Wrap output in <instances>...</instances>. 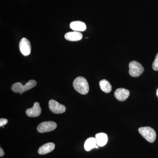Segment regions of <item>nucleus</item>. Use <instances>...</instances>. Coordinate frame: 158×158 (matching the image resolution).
Instances as JSON below:
<instances>
[{"instance_id":"nucleus-9","label":"nucleus","mask_w":158,"mask_h":158,"mask_svg":"<svg viewBox=\"0 0 158 158\" xmlns=\"http://www.w3.org/2000/svg\"><path fill=\"white\" fill-rule=\"evenodd\" d=\"M41 113V108L39 103L35 102L33 107L29 108L26 110V114L30 117H37Z\"/></svg>"},{"instance_id":"nucleus-10","label":"nucleus","mask_w":158,"mask_h":158,"mask_svg":"<svg viewBox=\"0 0 158 158\" xmlns=\"http://www.w3.org/2000/svg\"><path fill=\"white\" fill-rule=\"evenodd\" d=\"M83 37L81 33L77 31L69 32L65 35V39L71 41H77L81 40Z\"/></svg>"},{"instance_id":"nucleus-12","label":"nucleus","mask_w":158,"mask_h":158,"mask_svg":"<svg viewBox=\"0 0 158 158\" xmlns=\"http://www.w3.org/2000/svg\"><path fill=\"white\" fill-rule=\"evenodd\" d=\"M97 144L98 146L102 147L107 143L108 138L107 135L104 133H100L95 135Z\"/></svg>"},{"instance_id":"nucleus-11","label":"nucleus","mask_w":158,"mask_h":158,"mask_svg":"<svg viewBox=\"0 0 158 158\" xmlns=\"http://www.w3.org/2000/svg\"><path fill=\"white\" fill-rule=\"evenodd\" d=\"M55 144L53 143L49 142L42 145L38 150L40 155H45L52 151L55 149Z\"/></svg>"},{"instance_id":"nucleus-17","label":"nucleus","mask_w":158,"mask_h":158,"mask_svg":"<svg viewBox=\"0 0 158 158\" xmlns=\"http://www.w3.org/2000/svg\"><path fill=\"white\" fill-rule=\"evenodd\" d=\"M8 121V120L6 118H1L0 119V127H2L3 126L7 124Z\"/></svg>"},{"instance_id":"nucleus-16","label":"nucleus","mask_w":158,"mask_h":158,"mask_svg":"<svg viewBox=\"0 0 158 158\" xmlns=\"http://www.w3.org/2000/svg\"><path fill=\"white\" fill-rule=\"evenodd\" d=\"M152 68L154 70H158V53L156 56L154 61L153 62Z\"/></svg>"},{"instance_id":"nucleus-2","label":"nucleus","mask_w":158,"mask_h":158,"mask_svg":"<svg viewBox=\"0 0 158 158\" xmlns=\"http://www.w3.org/2000/svg\"><path fill=\"white\" fill-rule=\"evenodd\" d=\"M37 85V82L35 80H30L25 85H23L20 82L15 83L11 86V89L15 93H23L32 89Z\"/></svg>"},{"instance_id":"nucleus-8","label":"nucleus","mask_w":158,"mask_h":158,"mask_svg":"<svg viewBox=\"0 0 158 158\" xmlns=\"http://www.w3.org/2000/svg\"><path fill=\"white\" fill-rule=\"evenodd\" d=\"M130 91L123 88L116 89L114 93V96L119 101H124L129 97Z\"/></svg>"},{"instance_id":"nucleus-15","label":"nucleus","mask_w":158,"mask_h":158,"mask_svg":"<svg viewBox=\"0 0 158 158\" xmlns=\"http://www.w3.org/2000/svg\"><path fill=\"white\" fill-rule=\"evenodd\" d=\"M99 85L101 89L105 93H110L112 90V85L110 82L105 79L99 82Z\"/></svg>"},{"instance_id":"nucleus-5","label":"nucleus","mask_w":158,"mask_h":158,"mask_svg":"<svg viewBox=\"0 0 158 158\" xmlns=\"http://www.w3.org/2000/svg\"><path fill=\"white\" fill-rule=\"evenodd\" d=\"M57 127V124L53 121H46L38 125L37 130L38 132L44 133L53 131Z\"/></svg>"},{"instance_id":"nucleus-14","label":"nucleus","mask_w":158,"mask_h":158,"mask_svg":"<svg viewBox=\"0 0 158 158\" xmlns=\"http://www.w3.org/2000/svg\"><path fill=\"white\" fill-rule=\"evenodd\" d=\"M98 146L97 144L96 138H90L85 141L84 148L85 150L90 151V150L94 148H98Z\"/></svg>"},{"instance_id":"nucleus-13","label":"nucleus","mask_w":158,"mask_h":158,"mask_svg":"<svg viewBox=\"0 0 158 158\" xmlns=\"http://www.w3.org/2000/svg\"><path fill=\"white\" fill-rule=\"evenodd\" d=\"M70 28L75 31H84L87 28L85 23L82 22L77 21L71 23L69 25Z\"/></svg>"},{"instance_id":"nucleus-7","label":"nucleus","mask_w":158,"mask_h":158,"mask_svg":"<svg viewBox=\"0 0 158 158\" xmlns=\"http://www.w3.org/2000/svg\"><path fill=\"white\" fill-rule=\"evenodd\" d=\"M19 48L23 56H28L31 53V44L27 38H23L19 43Z\"/></svg>"},{"instance_id":"nucleus-4","label":"nucleus","mask_w":158,"mask_h":158,"mask_svg":"<svg viewBox=\"0 0 158 158\" xmlns=\"http://www.w3.org/2000/svg\"><path fill=\"white\" fill-rule=\"evenodd\" d=\"M129 74L132 77L140 76L144 72V68L141 63L137 61H133L130 62L129 65Z\"/></svg>"},{"instance_id":"nucleus-19","label":"nucleus","mask_w":158,"mask_h":158,"mask_svg":"<svg viewBox=\"0 0 158 158\" xmlns=\"http://www.w3.org/2000/svg\"><path fill=\"white\" fill-rule=\"evenodd\" d=\"M156 95L158 97V88L156 90Z\"/></svg>"},{"instance_id":"nucleus-1","label":"nucleus","mask_w":158,"mask_h":158,"mask_svg":"<svg viewBox=\"0 0 158 158\" xmlns=\"http://www.w3.org/2000/svg\"><path fill=\"white\" fill-rule=\"evenodd\" d=\"M73 86L75 90L81 94H87L89 90V85L87 80L82 77L76 78L73 82Z\"/></svg>"},{"instance_id":"nucleus-3","label":"nucleus","mask_w":158,"mask_h":158,"mask_svg":"<svg viewBox=\"0 0 158 158\" xmlns=\"http://www.w3.org/2000/svg\"><path fill=\"white\" fill-rule=\"evenodd\" d=\"M138 131L148 142L152 143L155 141L156 135L155 131L152 128L149 127H140L138 129Z\"/></svg>"},{"instance_id":"nucleus-18","label":"nucleus","mask_w":158,"mask_h":158,"mask_svg":"<svg viewBox=\"0 0 158 158\" xmlns=\"http://www.w3.org/2000/svg\"><path fill=\"white\" fill-rule=\"evenodd\" d=\"M4 155V152L3 150L2 149V148H0V156L2 157Z\"/></svg>"},{"instance_id":"nucleus-6","label":"nucleus","mask_w":158,"mask_h":158,"mask_svg":"<svg viewBox=\"0 0 158 158\" xmlns=\"http://www.w3.org/2000/svg\"><path fill=\"white\" fill-rule=\"evenodd\" d=\"M48 105L49 110L55 114H61L66 111V108L64 105L60 104L55 100H50Z\"/></svg>"}]
</instances>
